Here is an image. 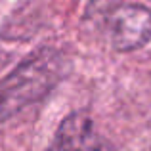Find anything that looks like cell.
Returning <instances> with one entry per match:
<instances>
[{
    "label": "cell",
    "instance_id": "1",
    "mask_svg": "<svg viewBox=\"0 0 151 151\" xmlns=\"http://www.w3.org/2000/svg\"><path fill=\"white\" fill-rule=\"evenodd\" d=\"M61 71L63 58L54 50H44L23 61L0 82V122L44 98L59 82Z\"/></svg>",
    "mask_w": 151,
    "mask_h": 151
},
{
    "label": "cell",
    "instance_id": "2",
    "mask_svg": "<svg viewBox=\"0 0 151 151\" xmlns=\"http://www.w3.org/2000/svg\"><path fill=\"white\" fill-rule=\"evenodd\" d=\"M109 40L117 52H134L151 40V10L124 4L109 15Z\"/></svg>",
    "mask_w": 151,
    "mask_h": 151
},
{
    "label": "cell",
    "instance_id": "3",
    "mask_svg": "<svg viewBox=\"0 0 151 151\" xmlns=\"http://www.w3.org/2000/svg\"><path fill=\"white\" fill-rule=\"evenodd\" d=\"M44 151H117L84 113H71L59 122Z\"/></svg>",
    "mask_w": 151,
    "mask_h": 151
},
{
    "label": "cell",
    "instance_id": "4",
    "mask_svg": "<svg viewBox=\"0 0 151 151\" xmlns=\"http://www.w3.org/2000/svg\"><path fill=\"white\" fill-rule=\"evenodd\" d=\"M145 151H151V145H149V147H147V149H145Z\"/></svg>",
    "mask_w": 151,
    "mask_h": 151
}]
</instances>
